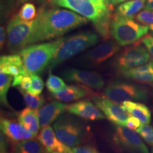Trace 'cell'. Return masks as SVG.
<instances>
[{
	"instance_id": "obj_1",
	"label": "cell",
	"mask_w": 153,
	"mask_h": 153,
	"mask_svg": "<svg viewBox=\"0 0 153 153\" xmlns=\"http://www.w3.org/2000/svg\"><path fill=\"white\" fill-rule=\"evenodd\" d=\"M88 19L71 10L59 8L41 9L34 19L29 45L62 36L83 26Z\"/></svg>"
},
{
	"instance_id": "obj_2",
	"label": "cell",
	"mask_w": 153,
	"mask_h": 153,
	"mask_svg": "<svg viewBox=\"0 0 153 153\" xmlns=\"http://www.w3.org/2000/svg\"><path fill=\"white\" fill-rule=\"evenodd\" d=\"M52 5L63 7L81 15L93 22L101 37L108 39L111 34V15L110 9H103L90 0H48Z\"/></svg>"
},
{
	"instance_id": "obj_3",
	"label": "cell",
	"mask_w": 153,
	"mask_h": 153,
	"mask_svg": "<svg viewBox=\"0 0 153 153\" xmlns=\"http://www.w3.org/2000/svg\"><path fill=\"white\" fill-rule=\"evenodd\" d=\"M65 38H57L54 41L27 45L21 50L25 70L29 74L41 73L54 58Z\"/></svg>"
},
{
	"instance_id": "obj_4",
	"label": "cell",
	"mask_w": 153,
	"mask_h": 153,
	"mask_svg": "<svg viewBox=\"0 0 153 153\" xmlns=\"http://www.w3.org/2000/svg\"><path fill=\"white\" fill-rule=\"evenodd\" d=\"M150 30L149 25L140 24L118 14L111 17V34L120 46H126L138 41Z\"/></svg>"
},
{
	"instance_id": "obj_5",
	"label": "cell",
	"mask_w": 153,
	"mask_h": 153,
	"mask_svg": "<svg viewBox=\"0 0 153 153\" xmlns=\"http://www.w3.org/2000/svg\"><path fill=\"white\" fill-rule=\"evenodd\" d=\"M98 41V35L92 31L81 32L65 38L51 63V68H55L65 61L94 46Z\"/></svg>"
},
{
	"instance_id": "obj_6",
	"label": "cell",
	"mask_w": 153,
	"mask_h": 153,
	"mask_svg": "<svg viewBox=\"0 0 153 153\" xmlns=\"http://www.w3.org/2000/svg\"><path fill=\"white\" fill-rule=\"evenodd\" d=\"M104 93L108 99L118 104L126 101H147L149 99L146 88L121 81L110 83L104 89Z\"/></svg>"
},
{
	"instance_id": "obj_7",
	"label": "cell",
	"mask_w": 153,
	"mask_h": 153,
	"mask_svg": "<svg viewBox=\"0 0 153 153\" xmlns=\"http://www.w3.org/2000/svg\"><path fill=\"white\" fill-rule=\"evenodd\" d=\"M33 26L34 20L26 22L18 16L11 19L7 28L8 48L11 51H17L29 45Z\"/></svg>"
},
{
	"instance_id": "obj_8",
	"label": "cell",
	"mask_w": 153,
	"mask_h": 153,
	"mask_svg": "<svg viewBox=\"0 0 153 153\" xmlns=\"http://www.w3.org/2000/svg\"><path fill=\"white\" fill-rule=\"evenodd\" d=\"M120 45L116 41L108 40L79 57L76 65L85 68H94L102 64L118 53Z\"/></svg>"
},
{
	"instance_id": "obj_9",
	"label": "cell",
	"mask_w": 153,
	"mask_h": 153,
	"mask_svg": "<svg viewBox=\"0 0 153 153\" xmlns=\"http://www.w3.org/2000/svg\"><path fill=\"white\" fill-rule=\"evenodd\" d=\"M114 140L118 148L128 153H150L139 134L128 127L118 126L114 133Z\"/></svg>"
},
{
	"instance_id": "obj_10",
	"label": "cell",
	"mask_w": 153,
	"mask_h": 153,
	"mask_svg": "<svg viewBox=\"0 0 153 153\" xmlns=\"http://www.w3.org/2000/svg\"><path fill=\"white\" fill-rule=\"evenodd\" d=\"M151 56L145 46L135 45L126 48L116 57V66L120 72L135 68L150 61Z\"/></svg>"
},
{
	"instance_id": "obj_11",
	"label": "cell",
	"mask_w": 153,
	"mask_h": 153,
	"mask_svg": "<svg viewBox=\"0 0 153 153\" xmlns=\"http://www.w3.org/2000/svg\"><path fill=\"white\" fill-rule=\"evenodd\" d=\"M91 99L110 121L117 126H126L129 115L123 109L122 105L101 95L94 94Z\"/></svg>"
},
{
	"instance_id": "obj_12",
	"label": "cell",
	"mask_w": 153,
	"mask_h": 153,
	"mask_svg": "<svg viewBox=\"0 0 153 153\" xmlns=\"http://www.w3.org/2000/svg\"><path fill=\"white\" fill-rule=\"evenodd\" d=\"M63 79L76 82L94 89H101L104 86V80L100 74L91 70L69 68L62 72Z\"/></svg>"
},
{
	"instance_id": "obj_13",
	"label": "cell",
	"mask_w": 153,
	"mask_h": 153,
	"mask_svg": "<svg viewBox=\"0 0 153 153\" xmlns=\"http://www.w3.org/2000/svg\"><path fill=\"white\" fill-rule=\"evenodd\" d=\"M55 132L59 140L69 147H75L81 144L83 131L77 124L70 120H60L53 125Z\"/></svg>"
},
{
	"instance_id": "obj_14",
	"label": "cell",
	"mask_w": 153,
	"mask_h": 153,
	"mask_svg": "<svg viewBox=\"0 0 153 153\" xmlns=\"http://www.w3.org/2000/svg\"><path fill=\"white\" fill-rule=\"evenodd\" d=\"M0 126L1 131L14 145L22 140L33 138L36 137L20 122H17L14 120L1 117Z\"/></svg>"
},
{
	"instance_id": "obj_15",
	"label": "cell",
	"mask_w": 153,
	"mask_h": 153,
	"mask_svg": "<svg viewBox=\"0 0 153 153\" xmlns=\"http://www.w3.org/2000/svg\"><path fill=\"white\" fill-rule=\"evenodd\" d=\"M37 138L48 152L73 153L72 149L62 143L57 137L55 132L51 126L42 128Z\"/></svg>"
},
{
	"instance_id": "obj_16",
	"label": "cell",
	"mask_w": 153,
	"mask_h": 153,
	"mask_svg": "<svg viewBox=\"0 0 153 153\" xmlns=\"http://www.w3.org/2000/svg\"><path fill=\"white\" fill-rule=\"evenodd\" d=\"M67 111L70 114L88 120L104 119L106 117L98 107L87 100L79 101L68 105Z\"/></svg>"
},
{
	"instance_id": "obj_17",
	"label": "cell",
	"mask_w": 153,
	"mask_h": 153,
	"mask_svg": "<svg viewBox=\"0 0 153 153\" xmlns=\"http://www.w3.org/2000/svg\"><path fill=\"white\" fill-rule=\"evenodd\" d=\"M67 108L68 105L60 101H53L42 106L37 111L41 127L43 128L53 123L67 111Z\"/></svg>"
},
{
	"instance_id": "obj_18",
	"label": "cell",
	"mask_w": 153,
	"mask_h": 153,
	"mask_svg": "<svg viewBox=\"0 0 153 153\" xmlns=\"http://www.w3.org/2000/svg\"><path fill=\"white\" fill-rule=\"evenodd\" d=\"M0 72L12 76L28 75L20 55H3L0 58Z\"/></svg>"
},
{
	"instance_id": "obj_19",
	"label": "cell",
	"mask_w": 153,
	"mask_h": 153,
	"mask_svg": "<svg viewBox=\"0 0 153 153\" xmlns=\"http://www.w3.org/2000/svg\"><path fill=\"white\" fill-rule=\"evenodd\" d=\"M122 74L128 79L143 83H151L153 82V61L121 72Z\"/></svg>"
},
{
	"instance_id": "obj_20",
	"label": "cell",
	"mask_w": 153,
	"mask_h": 153,
	"mask_svg": "<svg viewBox=\"0 0 153 153\" xmlns=\"http://www.w3.org/2000/svg\"><path fill=\"white\" fill-rule=\"evenodd\" d=\"M87 87L80 85H66L65 87L60 89L56 93L53 94V97L61 102H70L76 101L88 95Z\"/></svg>"
},
{
	"instance_id": "obj_21",
	"label": "cell",
	"mask_w": 153,
	"mask_h": 153,
	"mask_svg": "<svg viewBox=\"0 0 153 153\" xmlns=\"http://www.w3.org/2000/svg\"><path fill=\"white\" fill-rule=\"evenodd\" d=\"M122 106L129 116L138 118L142 124L150 123L151 112L145 104L133 101H126L122 103Z\"/></svg>"
},
{
	"instance_id": "obj_22",
	"label": "cell",
	"mask_w": 153,
	"mask_h": 153,
	"mask_svg": "<svg viewBox=\"0 0 153 153\" xmlns=\"http://www.w3.org/2000/svg\"><path fill=\"white\" fill-rule=\"evenodd\" d=\"M19 121L26 128L30 131L36 137L38 135L40 128L39 117L37 110L32 109L30 108H26L19 113Z\"/></svg>"
},
{
	"instance_id": "obj_23",
	"label": "cell",
	"mask_w": 153,
	"mask_h": 153,
	"mask_svg": "<svg viewBox=\"0 0 153 153\" xmlns=\"http://www.w3.org/2000/svg\"><path fill=\"white\" fill-rule=\"evenodd\" d=\"M148 0H131L121 3L117 6L116 14L128 18L133 19V17L144 9Z\"/></svg>"
},
{
	"instance_id": "obj_24",
	"label": "cell",
	"mask_w": 153,
	"mask_h": 153,
	"mask_svg": "<svg viewBox=\"0 0 153 153\" xmlns=\"http://www.w3.org/2000/svg\"><path fill=\"white\" fill-rule=\"evenodd\" d=\"M14 153H45L47 152L38 138L24 140L14 144Z\"/></svg>"
},
{
	"instance_id": "obj_25",
	"label": "cell",
	"mask_w": 153,
	"mask_h": 153,
	"mask_svg": "<svg viewBox=\"0 0 153 153\" xmlns=\"http://www.w3.org/2000/svg\"><path fill=\"white\" fill-rule=\"evenodd\" d=\"M12 76L4 72L0 73V99L1 104L7 107H10L7 101V93L11 85H12Z\"/></svg>"
},
{
	"instance_id": "obj_26",
	"label": "cell",
	"mask_w": 153,
	"mask_h": 153,
	"mask_svg": "<svg viewBox=\"0 0 153 153\" xmlns=\"http://www.w3.org/2000/svg\"><path fill=\"white\" fill-rule=\"evenodd\" d=\"M19 91L22 93L25 103L28 108L38 110L45 104V101L43 97L31 94L28 93L27 91H23L22 89H19Z\"/></svg>"
},
{
	"instance_id": "obj_27",
	"label": "cell",
	"mask_w": 153,
	"mask_h": 153,
	"mask_svg": "<svg viewBox=\"0 0 153 153\" xmlns=\"http://www.w3.org/2000/svg\"><path fill=\"white\" fill-rule=\"evenodd\" d=\"M36 6L32 2H26L22 6L17 14L19 18L26 22H30L35 19L38 16Z\"/></svg>"
},
{
	"instance_id": "obj_28",
	"label": "cell",
	"mask_w": 153,
	"mask_h": 153,
	"mask_svg": "<svg viewBox=\"0 0 153 153\" xmlns=\"http://www.w3.org/2000/svg\"><path fill=\"white\" fill-rule=\"evenodd\" d=\"M45 85H46L48 90L51 94L56 93L57 91L66 87V84L64 80L52 74H50Z\"/></svg>"
},
{
	"instance_id": "obj_29",
	"label": "cell",
	"mask_w": 153,
	"mask_h": 153,
	"mask_svg": "<svg viewBox=\"0 0 153 153\" xmlns=\"http://www.w3.org/2000/svg\"><path fill=\"white\" fill-rule=\"evenodd\" d=\"M136 132L140 135V137L144 140L145 143L148 145L153 146V127L149 126L148 124H142L138 128H137Z\"/></svg>"
},
{
	"instance_id": "obj_30",
	"label": "cell",
	"mask_w": 153,
	"mask_h": 153,
	"mask_svg": "<svg viewBox=\"0 0 153 153\" xmlns=\"http://www.w3.org/2000/svg\"><path fill=\"white\" fill-rule=\"evenodd\" d=\"M30 76L31 77L32 82L31 86H30V89L28 92L36 96L41 95L44 87L43 81L42 80L41 76L36 74H30Z\"/></svg>"
},
{
	"instance_id": "obj_31",
	"label": "cell",
	"mask_w": 153,
	"mask_h": 153,
	"mask_svg": "<svg viewBox=\"0 0 153 153\" xmlns=\"http://www.w3.org/2000/svg\"><path fill=\"white\" fill-rule=\"evenodd\" d=\"M137 22L145 25L153 24V11L143 10L138 13L135 16Z\"/></svg>"
},
{
	"instance_id": "obj_32",
	"label": "cell",
	"mask_w": 153,
	"mask_h": 153,
	"mask_svg": "<svg viewBox=\"0 0 153 153\" xmlns=\"http://www.w3.org/2000/svg\"><path fill=\"white\" fill-rule=\"evenodd\" d=\"M73 153H99L97 149L91 146H75L72 147Z\"/></svg>"
},
{
	"instance_id": "obj_33",
	"label": "cell",
	"mask_w": 153,
	"mask_h": 153,
	"mask_svg": "<svg viewBox=\"0 0 153 153\" xmlns=\"http://www.w3.org/2000/svg\"><path fill=\"white\" fill-rule=\"evenodd\" d=\"M142 42L153 59V36H147L143 38Z\"/></svg>"
},
{
	"instance_id": "obj_34",
	"label": "cell",
	"mask_w": 153,
	"mask_h": 153,
	"mask_svg": "<svg viewBox=\"0 0 153 153\" xmlns=\"http://www.w3.org/2000/svg\"><path fill=\"white\" fill-rule=\"evenodd\" d=\"M142 125L141 122L140 121L138 118L136 117H134V116H131V117L128 118V119L127 120V122H126V126L127 127L130 128L133 130H136L137 128Z\"/></svg>"
},
{
	"instance_id": "obj_35",
	"label": "cell",
	"mask_w": 153,
	"mask_h": 153,
	"mask_svg": "<svg viewBox=\"0 0 153 153\" xmlns=\"http://www.w3.org/2000/svg\"><path fill=\"white\" fill-rule=\"evenodd\" d=\"M31 77H30L29 74L24 76L22 81V83H21L20 86H19L20 87L19 89H22L23 91H27L28 92V90L30 89V86H31Z\"/></svg>"
},
{
	"instance_id": "obj_36",
	"label": "cell",
	"mask_w": 153,
	"mask_h": 153,
	"mask_svg": "<svg viewBox=\"0 0 153 153\" xmlns=\"http://www.w3.org/2000/svg\"><path fill=\"white\" fill-rule=\"evenodd\" d=\"M0 137H1V153H7V150L9 146V141L6 135L4 134L1 131V134H0Z\"/></svg>"
},
{
	"instance_id": "obj_37",
	"label": "cell",
	"mask_w": 153,
	"mask_h": 153,
	"mask_svg": "<svg viewBox=\"0 0 153 153\" xmlns=\"http://www.w3.org/2000/svg\"><path fill=\"white\" fill-rule=\"evenodd\" d=\"M96 6L103 9H110V0H90Z\"/></svg>"
},
{
	"instance_id": "obj_38",
	"label": "cell",
	"mask_w": 153,
	"mask_h": 153,
	"mask_svg": "<svg viewBox=\"0 0 153 153\" xmlns=\"http://www.w3.org/2000/svg\"><path fill=\"white\" fill-rule=\"evenodd\" d=\"M6 41V30L4 26H1L0 28V46L2 48Z\"/></svg>"
},
{
	"instance_id": "obj_39",
	"label": "cell",
	"mask_w": 153,
	"mask_h": 153,
	"mask_svg": "<svg viewBox=\"0 0 153 153\" xmlns=\"http://www.w3.org/2000/svg\"><path fill=\"white\" fill-rule=\"evenodd\" d=\"M24 75H18L14 76V79H13V82H12V86L15 87H18L20 86L21 83H22V81L24 78Z\"/></svg>"
},
{
	"instance_id": "obj_40",
	"label": "cell",
	"mask_w": 153,
	"mask_h": 153,
	"mask_svg": "<svg viewBox=\"0 0 153 153\" xmlns=\"http://www.w3.org/2000/svg\"><path fill=\"white\" fill-rule=\"evenodd\" d=\"M19 3L22 4V3H26V2H29V1H33V2L37 3V4H43L45 2L46 0H17Z\"/></svg>"
},
{
	"instance_id": "obj_41",
	"label": "cell",
	"mask_w": 153,
	"mask_h": 153,
	"mask_svg": "<svg viewBox=\"0 0 153 153\" xmlns=\"http://www.w3.org/2000/svg\"><path fill=\"white\" fill-rule=\"evenodd\" d=\"M131 1V0H110V6L120 4L126 2V1Z\"/></svg>"
},
{
	"instance_id": "obj_42",
	"label": "cell",
	"mask_w": 153,
	"mask_h": 153,
	"mask_svg": "<svg viewBox=\"0 0 153 153\" xmlns=\"http://www.w3.org/2000/svg\"><path fill=\"white\" fill-rule=\"evenodd\" d=\"M150 28V30H151V34H152V36H153V24L152 25H149Z\"/></svg>"
},
{
	"instance_id": "obj_43",
	"label": "cell",
	"mask_w": 153,
	"mask_h": 153,
	"mask_svg": "<svg viewBox=\"0 0 153 153\" xmlns=\"http://www.w3.org/2000/svg\"><path fill=\"white\" fill-rule=\"evenodd\" d=\"M45 153H58V152H46Z\"/></svg>"
},
{
	"instance_id": "obj_44",
	"label": "cell",
	"mask_w": 153,
	"mask_h": 153,
	"mask_svg": "<svg viewBox=\"0 0 153 153\" xmlns=\"http://www.w3.org/2000/svg\"><path fill=\"white\" fill-rule=\"evenodd\" d=\"M151 153H153V148H152V152H151Z\"/></svg>"
}]
</instances>
